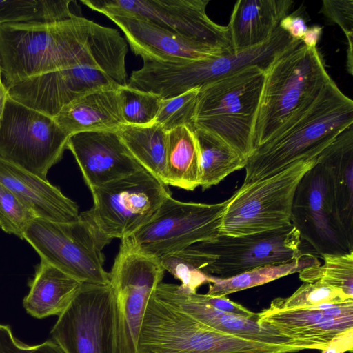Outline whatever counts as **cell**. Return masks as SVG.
I'll return each mask as SVG.
<instances>
[{"mask_svg": "<svg viewBox=\"0 0 353 353\" xmlns=\"http://www.w3.org/2000/svg\"><path fill=\"white\" fill-rule=\"evenodd\" d=\"M127 52L128 44L118 30L80 16L0 24V70L6 88L74 67L100 70L125 85Z\"/></svg>", "mask_w": 353, "mask_h": 353, "instance_id": "cell-1", "label": "cell"}, {"mask_svg": "<svg viewBox=\"0 0 353 353\" xmlns=\"http://www.w3.org/2000/svg\"><path fill=\"white\" fill-rule=\"evenodd\" d=\"M353 125V101L332 79L314 103L292 123L254 149L245 167L246 185L319 155Z\"/></svg>", "mask_w": 353, "mask_h": 353, "instance_id": "cell-2", "label": "cell"}, {"mask_svg": "<svg viewBox=\"0 0 353 353\" xmlns=\"http://www.w3.org/2000/svg\"><path fill=\"white\" fill-rule=\"evenodd\" d=\"M299 231L291 223L283 228L241 236L219 234L160 259L176 279L198 271L208 277L227 279L270 264L291 263L305 252Z\"/></svg>", "mask_w": 353, "mask_h": 353, "instance_id": "cell-3", "label": "cell"}, {"mask_svg": "<svg viewBox=\"0 0 353 353\" xmlns=\"http://www.w3.org/2000/svg\"><path fill=\"white\" fill-rule=\"evenodd\" d=\"M332 79L316 47L301 43L276 58L265 72L254 149L305 111Z\"/></svg>", "mask_w": 353, "mask_h": 353, "instance_id": "cell-4", "label": "cell"}, {"mask_svg": "<svg viewBox=\"0 0 353 353\" xmlns=\"http://www.w3.org/2000/svg\"><path fill=\"white\" fill-rule=\"evenodd\" d=\"M301 350H304L299 347L262 343L218 331L152 292L141 322L136 353H294Z\"/></svg>", "mask_w": 353, "mask_h": 353, "instance_id": "cell-5", "label": "cell"}, {"mask_svg": "<svg viewBox=\"0 0 353 353\" xmlns=\"http://www.w3.org/2000/svg\"><path fill=\"white\" fill-rule=\"evenodd\" d=\"M264 78L263 70L250 66L200 88L194 128L212 132L248 159L254 150Z\"/></svg>", "mask_w": 353, "mask_h": 353, "instance_id": "cell-6", "label": "cell"}, {"mask_svg": "<svg viewBox=\"0 0 353 353\" xmlns=\"http://www.w3.org/2000/svg\"><path fill=\"white\" fill-rule=\"evenodd\" d=\"M41 261L57 268L81 283H110L104 269V247L111 240L80 214L66 223L34 219L24 233Z\"/></svg>", "mask_w": 353, "mask_h": 353, "instance_id": "cell-7", "label": "cell"}, {"mask_svg": "<svg viewBox=\"0 0 353 353\" xmlns=\"http://www.w3.org/2000/svg\"><path fill=\"white\" fill-rule=\"evenodd\" d=\"M316 161L303 160L274 175L242 185L225 210L219 234L241 236L290 225L298 184Z\"/></svg>", "mask_w": 353, "mask_h": 353, "instance_id": "cell-8", "label": "cell"}, {"mask_svg": "<svg viewBox=\"0 0 353 353\" xmlns=\"http://www.w3.org/2000/svg\"><path fill=\"white\" fill-rule=\"evenodd\" d=\"M90 191L93 205L80 215L110 240L132 235L172 196L168 185L143 168Z\"/></svg>", "mask_w": 353, "mask_h": 353, "instance_id": "cell-9", "label": "cell"}, {"mask_svg": "<svg viewBox=\"0 0 353 353\" xmlns=\"http://www.w3.org/2000/svg\"><path fill=\"white\" fill-rule=\"evenodd\" d=\"M231 197L214 204L183 202L168 196L154 216L121 245L160 259L219 235L225 210Z\"/></svg>", "mask_w": 353, "mask_h": 353, "instance_id": "cell-10", "label": "cell"}, {"mask_svg": "<svg viewBox=\"0 0 353 353\" xmlns=\"http://www.w3.org/2000/svg\"><path fill=\"white\" fill-rule=\"evenodd\" d=\"M69 137L53 117L8 97L0 121L1 158L47 180Z\"/></svg>", "mask_w": 353, "mask_h": 353, "instance_id": "cell-11", "label": "cell"}, {"mask_svg": "<svg viewBox=\"0 0 353 353\" xmlns=\"http://www.w3.org/2000/svg\"><path fill=\"white\" fill-rule=\"evenodd\" d=\"M50 336L65 353H118L116 305L110 283H83L58 316Z\"/></svg>", "mask_w": 353, "mask_h": 353, "instance_id": "cell-12", "label": "cell"}, {"mask_svg": "<svg viewBox=\"0 0 353 353\" xmlns=\"http://www.w3.org/2000/svg\"><path fill=\"white\" fill-rule=\"evenodd\" d=\"M104 15L126 14L149 21L174 34L199 42L219 54L233 52L227 26L208 16L209 0H83Z\"/></svg>", "mask_w": 353, "mask_h": 353, "instance_id": "cell-13", "label": "cell"}, {"mask_svg": "<svg viewBox=\"0 0 353 353\" xmlns=\"http://www.w3.org/2000/svg\"><path fill=\"white\" fill-rule=\"evenodd\" d=\"M291 223L321 256L353 251V241L338 216L330 173L319 160L302 177L292 208Z\"/></svg>", "mask_w": 353, "mask_h": 353, "instance_id": "cell-14", "label": "cell"}, {"mask_svg": "<svg viewBox=\"0 0 353 353\" xmlns=\"http://www.w3.org/2000/svg\"><path fill=\"white\" fill-rule=\"evenodd\" d=\"M165 272L159 259L120 245L109 272L115 299L118 353H136L148 302Z\"/></svg>", "mask_w": 353, "mask_h": 353, "instance_id": "cell-15", "label": "cell"}, {"mask_svg": "<svg viewBox=\"0 0 353 353\" xmlns=\"http://www.w3.org/2000/svg\"><path fill=\"white\" fill-rule=\"evenodd\" d=\"M120 85L100 70L74 67L34 76L6 88L14 101L54 117L87 93Z\"/></svg>", "mask_w": 353, "mask_h": 353, "instance_id": "cell-16", "label": "cell"}, {"mask_svg": "<svg viewBox=\"0 0 353 353\" xmlns=\"http://www.w3.org/2000/svg\"><path fill=\"white\" fill-rule=\"evenodd\" d=\"M279 26L265 42L241 51L176 63L172 78L177 89L185 92L200 88L245 68L257 66L265 72L284 52L299 46Z\"/></svg>", "mask_w": 353, "mask_h": 353, "instance_id": "cell-17", "label": "cell"}, {"mask_svg": "<svg viewBox=\"0 0 353 353\" xmlns=\"http://www.w3.org/2000/svg\"><path fill=\"white\" fill-rule=\"evenodd\" d=\"M67 149L74 155L91 190L143 168L134 159L117 130H94L70 136Z\"/></svg>", "mask_w": 353, "mask_h": 353, "instance_id": "cell-18", "label": "cell"}, {"mask_svg": "<svg viewBox=\"0 0 353 353\" xmlns=\"http://www.w3.org/2000/svg\"><path fill=\"white\" fill-rule=\"evenodd\" d=\"M153 293L198 321L218 331L262 343L296 346L307 350L299 343L285 337L256 319L246 318L216 310L203 302L199 293H190L180 285L160 283Z\"/></svg>", "mask_w": 353, "mask_h": 353, "instance_id": "cell-19", "label": "cell"}, {"mask_svg": "<svg viewBox=\"0 0 353 353\" xmlns=\"http://www.w3.org/2000/svg\"><path fill=\"white\" fill-rule=\"evenodd\" d=\"M105 16L122 30L132 52L143 60L181 62L219 55L205 45L174 34L145 19L126 14Z\"/></svg>", "mask_w": 353, "mask_h": 353, "instance_id": "cell-20", "label": "cell"}, {"mask_svg": "<svg viewBox=\"0 0 353 353\" xmlns=\"http://www.w3.org/2000/svg\"><path fill=\"white\" fill-rule=\"evenodd\" d=\"M327 303L281 310L267 308L258 313L257 322L307 350H322L334 337L353 328V315H330L325 311Z\"/></svg>", "mask_w": 353, "mask_h": 353, "instance_id": "cell-21", "label": "cell"}, {"mask_svg": "<svg viewBox=\"0 0 353 353\" xmlns=\"http://www.w3.org/2000/svg\"><path fill=\"white\" fill-rule=\"evenodd\" d=\"M0 183L14 193L37 218L66 223L79 219L77 204L48 180L0 157Z\"/></svg>", "mask_w": 353, "mask_h": 353, "instance_id": "cell-22", "label": "cell"}, {"mask_svg": "<svg viewBox=\"0 0 353 353\" xmlns=\"http://www.w3.org/2000/svg\"><path fill=\"white\" fill-rule=\"evenodd\" d=\"M292 0H239L227 28L232 50L241 51L267 41L288 15Z\"/></svg>", "mask_w": 353, "mask_h": 353, "instance_id": "cell-23", "label": "cell"}, {"mask_svg": "<svg viewBox=\"0 0 353 353\" xmlns=\"http://www.w3.org/2000/svg\"><path fill=\"white\" fill-rule=\"evenodd\" d=\"M119 88H102L87 93L64 106L53 118L70 136L86 131L117 130L126 125Z\"/></svg>", "mask_w": 353, "mask_h": 353, "instance_id": "cell-24", "label": "cell"}, {"mask_svg": "<svg viewBox=\"0 0 353 353\" xmlns=\"http://www.w3.org/2000/svg\"><path fill=\"white\" fill-rule=\"evenodd\" d=\"M83 283L41 261L23 298L26 312L36 319L59 316L69 306Z\"/></svg>", "mask_w": 353, "mask_h": 353, "instance_id": "cell-25", "label": "cell"}, {"mask_svg": "<svg viewBox=\"0 0 353 353\" xmlns=\"http://www.w3.org/2000/svg\"><path fill=\"white\" fill-rule=\"evenodd\" d=\"M317 159L330 173L338 216L353 241V125L342 131Z\"/></svg>", "mask_w": 353, "mask_h": 353, "instance_id": "cell-26", "label": "cell"}, {"mask_svg": "<svg viewBox=\"0 0 353 353\" xmlns=\"http://www.w3.org/2000/svg\"><path fill=\"white\" fill-rule=\"evenodd\" d=\"M199 152L193 130L180 126L167 134L165 184L192 191L199 186Z\"/></svg>", "mask_w": 353, "mask_h": 353, "instance_id": "cell-27", "label": "cell"}, {"mask_svg": "<svg viewBox=\"0 0 353 353\" xmlns=\"http://www.w3.org/2000/svg\"><path fill=\"white\" fill-rule=\"evenodd\" d=\"M193 131L199 152V186L203 191L245 168L248 159L222 139L203 129Z\"/></svg>", "mask_w": 353, "mask_h": 353, "instance_id": "cell-28", "label": "cell"}, {"mask_svg": "<svg viewBox=\"0 0 353 353\" xmlns=\"http://www.w3.org/2000/svg\"><path fill=\"white\" fill-rule=\"evenodd\" d=\"M117 133L138 163L165 184L168 132L154 123L147 126L123 125Z\"/></svg>", "mask_w": 353, "mask_h": 353, "instance_id": "cell-29", "label": "cell"}, {"mask_svg": "<svg viewBox=\"0 0 353 353\" xmlns=\"http://www.w3.org/2000/svg\"><path fill=\"white\" fill-rule=\"evenodd\" d=\"M319 265L321 262L316 256L305 252L301 257L291 263L265 265L227 279L208 277L209 287L206 294L224 296Z\"/></svg>", "mask_w": 353, "mask_h": 353, "instance_id": "cell-30", "label": "cell"}, {"mask_svg": "<svg viewBox=\"0 0 353 353\" xmlns=\"http://www.w3.org/2000/svg\"><path fill=\"white\" fill-rule=\"evenodd\" d=\"M70 0L0 1V24L55 22L78 16Z\"/></svg>", "mask_w": 353, "mask_h": 353, "instance_id": "cell-31", "label": "cell"}, {"mask_svg": "<svg viewBox=\"0 0 353 353\" xmlns=\"http://www.w3.org/2000/svg\"><path fill=\"white\" fill-rule=\"evenodd\" d=\"M323 265L305 268L299 273L303 283H321L342 290L353 298V251L344 254H325Z\"/></svg>", "mask_w": 353, "mask_h": 353, "instance_id": "cell-32", "label": "cell"}, {"mask_svg": "<svg viewBox=\"0 0 353 353\" xmlns=\"http://www.w3.org/2000/svg\"><path fill=\"white\" fill-rule=\"evenodd\" d=\"M119 93L126 125L147 126L154 123L161 98L153 92L120 85Z\"/></svg>", "mask_w": 353, "mask_h": 353, "instance_id": "cell-33", "label": "cell"}, {"mask_svg": "<svg viewBox=\"0 0 353 353\" xmlns=\"http://www.w3.org/2000/svg\"><path fill=\"white\" fill-rule=\"evenodd\" d=\"M353 300L342 290L321 283H303L292 295L272 301V310L304 308L327 303Z\"/></svg>", "mask_w": 353, "mask_h": 353, "instance_id": "cell-34", "label": "cell"}, {"mask_svg": "<svg viewBox=\"0 0 353 353\" xmlns=\"http://www.w3.org/2000/svg\"><path fill=\"white\" fill-rule=\"evenodd\" d=\"M199 91V88H195L172 98L161 99L154 124L167 132L180 126H187L194 130Z\"/></svg>", "mask_w": 353, "mask_h": 353, "instance_id": "cell-35", "label": "cell"}, {"mask_svg": "<svg viewBox=\"0 0 353 353\" xmlns=\"http://www.w3.org/2000/svg\"><path fill=\"white\" fill-rule=\"evenodd\" d=\"M37 216L14 193L0 183V228L24 239L27 228Z\"/></svg>", "mask_w": 353, "mask_h": 353, "instance_id": "cell-36", "label": "cell"}, {"mask_svg": "<svg viewBox=\"0 0 353 353\" xmlns=\"http://www.w3.org/2000/svg\"><path fill=\"white\" fill-rule=\"evenodd\" d=\"M0 353H65L52 339L30 345L17 339L10 325L0 324Z\"/></svg>", "mask_w": 353, "mask_h": 353, "instance_id": "cell-37", "label": "cell"}, {"mask_svg": "<svg viewBox=\"0 0 353 353\" xmlns=\"http://www.w3.org/2000/svg\"><path fill=\"white\" fill-rule=\"evenodd\" d=\"M319 12L328 22L338 25L347 39L353 38V0H323Z\"/></svg>", "mask_w": 353, "mask_h": 353, "instance_id": "cell-38", "label": "cell"}, {"mask_svg": "<svg viewBox=\"0 0 353 353\" xmlns=\"http://www.w3.org/2000/svg\"><path fill=\"white\" fill-rule=\"evenodd\" d=\"M199 296L203 302L220 311L258 320V313H254L243 305L228 299L226 296H216L199 293Z\"/></svg>", "mask_w": 353, "mask_h": 353, "instance_id": "cell-39", "label": "cell"}, {"mask_svg": "<svg viewBox=\"0 0 353 353\" xmlns=\"http://www.w3.org/2000/svg\"><path fill=\"white\" fill-rule=\"evenodd\" d=\"M279 26L295 40H301L308 28L302 17L294 14L285 16Z\"/></svg>", "mask_w": 353, "mask_h": 353, "instance_id": "cell-40", "label": "cell"}, {"mask_svg": "<svg viewBox=\"0 0 353 353\" xmlns=\"http://www.w3.org/2000/svg\"><path fill=\"white\" fill-rule=\"evenodd\" d=\"M353 351V328L348 330L336 337L322 350L321 353H345Z\"/></svg>", "mask_w": 353, "mask_h": 353, "instance_id": "cell-41", "label": "cell"}, {"mask_svg": "<svg viewBox=\"0 0 353 353\" xmlns=\"http://www.w3.org/2000/svg\"><path fill=\"white\" fill-rule=\"evenodd\" d=\"M322 29L321 26L317 25L307 28L301 38L302 43L307 48H315L321 37Z\"/></svg>", "mask_w": 353, "mask_h": 353, "instance_id": "cell-42", "label": "cell"}, {"mask_svg": "<svg viewBox=\"0 0 353 353\" xmlns=\"http://www.w3.org/2000/svg\"><path fill=\"white\" fill-rule=\"evenodd\" d=\"M347 70L351 75L353 74V38L347 39Z\"/></svg>", "mask_w": 353, "mask_h": 353, "instance_id": "cell-43", "label": "cell"}, {"mask_svg": "<svg viewBox=\"0 0 353 353\" xmlns=\"http://www.w3.org/2000/svg\"><path fill=\"white\" fill-rule=\"evenodd\" d=\"M8 97V90L1 80L0 81V121L3 114L5 104Z\"/></svg>", "mask_w": 353, "mask_h": 353, "instance_id": "cell-44", "label": "cell"}, {"mask_svg": "<svg viewBox=\"0 0 353 353\" xmlns=\"http://www.w3.org/2000/svg\"><path fill=\"white\" fill-rule=\"evenodd\" d=\"M2 80V77H1V70H0V81Z\"/></svg>", "mask_w": 353, "mask_h": 353, "instance_id": "cell-45", "label": "cell"}]
</instances>
